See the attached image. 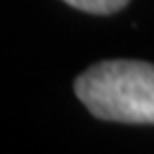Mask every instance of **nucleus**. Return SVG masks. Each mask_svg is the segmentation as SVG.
Listing matches in <instances>:
<instances>
[{"instance_id":"obj_1","label":"nucleus","mask_w":154,"mask_h":154,"mask_svg":"<svg viewBox=\"0 0 154 154\" xmlns=\"http://www.w3.org/2000/svg\"><path fill=\"white\" fill-rule=\"evenodd\" d=\"M75 94L99 120L154 124V64L105 60L75 79Z\"/></svg>"},{"instance_id":"obj_2","label":"nucleus","mask_w":154,"mask_h":154,"mask_svg":"<svg viewBox=\"0 0 154 154\" xmlns=\"http://www.w3.org/2000/svg\"><path fill=\"white\" fill-rule=\"evenodd\" d=\"M66 5H71L73 9H79L86 13H94V15H109L116 13L128 5V0H64Z\"/></svg>"}]
</instances>
